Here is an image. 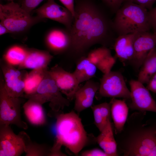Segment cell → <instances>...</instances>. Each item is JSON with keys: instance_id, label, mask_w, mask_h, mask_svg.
Here are the masks:
<instances>
[{"instance_id": "obj_9", "label": "cell", "mask_w": 156, "mask_h": 156, "mask_svg": "<svg viewBox=\"0 0 156 156\" xmlns=\"http://www.w3.org/2000/svg\"><path fill=\"white\" fill-rule=\"evenodd\" d=\"M25 150L22 132L17 135L10 125H0V156H19Z\"/></svg>"}, {"instance_id": "obj_11", "label": "cell", "mask_w": 156, "mask_h": 156, "mask_svg": "<svg viewBox=\"0 0 156 156\" xmlns=\"http://www.w3.org/2000/svg\"><path fill=\"white\" fill-rule=\"evenodd\" d=\"M131 102L129 107L133 110L152 112L156 113V103L144 84L138 80L129 82Z\"/></svg>"}, {"instance_id": "obj_16", "label": "cell", "mask_w": 156, "mask_h": 156, "mask_svg": "<svg viewBox=\"0 0 156 156\" xmlns=\"http://www.w3.org/2000/svg\"><path fill=\"white\" fill-rule=\"evenodd\" d=\"M100 83L91 79L79 88L75 96L74 109L77 113L91 107L99 88Z\"/></svg>"}, {"instance_id": "obj_3", "label": "cell", "mask_w": 156, "mask_h": 156, "mask_svg": "<svg viewBox=\"0 0 156 156\" xmlns=\"http://www.w3.org/2000/svg\"><path fill=\"white\" fill-rule=\"evenodd\" d=\"M55 124L56 139L55 144L65 146L77 155L86 146L88 135L81 120L74 111L57 115Z\"/></svg>"}, {"instance_id": "obj_35", "label": "cell", "mask_w": 156, "mask_h": 156, "mask_svg": "<svg viewBox=\"0 0 156 156\" xmlns=\"http://www.w3.org/2000/svg\"><path fill=\"white\" fill-rule=\"evenodd\" d=\"M69 10L73 16L75 14V0H59Z\"/></svg>"}, {"instance_id": "obj_14", "label": "cell", "mask_w": 156, "mask_h": 156, "mask_svg": "<svg viewBox=\"0 0 156 156\" xmlns=\"http://www.w3.org/2000/svg\"><path fill=\"white\" fill-rule=\"evenodd\" d=\"M156 46V36L149 31L136 33L134 42V56L131 64L139 69L149 52Z\"/></svg>"}, {"instance_id": "obj_2", "label": "cell", "mask_w": 156, "mask_h": 156, "mask_svg": "<svg viewBox=\"0 0 156 156\" xmlns=\"http://www.w3.org/2000/svg\"><path fill=\"white\" fill-rule=\"evenodd\" d=\"M146 113L139 111L132 113L122 130L116 135L118 154L156 156V122L146 120Z\"/></svg>"}, {"instance_id": "obj_36", "label": "cell", "mask_w": 156, "mask_h": 156, "mask_svg": "<svg viewBox=\"0 0 156 156\" xmlns=\"http://www.w3.org/2000/svg\"><path fill=\"white\" fill-rule=\"evenodd\" d=\"M146 88L152 92L156 93V73L147 84Z\"/></svg>"}, {"instance_id": "obj_15", "label": "cell", "mask_w": 156, "mask_h": 156, "mask_svg": "<svg viewBox=\"0 0 156 156\" xmlns=\"http://www.w3.org/2000/svg\"><path fill=\"white\" fill-rule=\"evenodd\" d=\"M45 42L49 50L54 54L67 52L71 43L70 32L66 28L51 29L45 35Z\"/></svg>"}, {"instance_id": "obj_38", "label": "cell", "mask_w": 156, "mask_h": 156, "mask_svg": "<svg viewBox=\"0 0 156 156\" xmlns=\"http://www.w3.org/2000/svg\"><path fill=\"white\" fill-rule=\"evenodd\" d=\"M6 0L8 1H10V2H12V1H14V0Z\"/></svg>"}, {"instance_id": "obj_13", "label": "cell", "mask_w": 156, "mask_h": 156, "mask_svg": "<svg viewBox=\"0 0 156 156\" xmlns=\"http://www.w3.org/2000/svg\"><path fill=\"white\" fill-rule=\"evenodd\" d=\"M62 93L70 101L74 99L79 83L73 73L68 72L57 65L49 70Z\"/></svg>"}, {"instance_id": "obj_17", "label": "cell", "mask_w": 156, "mask_h": 156, "mask_svg": "<svg viewBox=\"0 0 156 156\" xmlns=\"http://www.w3.org/2000/svg\"><path fill=\"white\" fill-rule=\"evenodd\" d=\"M136 33L119 36L115 40L113 47L116 57L124 65L127 63L131 64L134 58Z\"/></svg>"}, {"instance_id": "obj_5", "label": "cell", "mask_w": 156, "mask_h": 156, "mask_svg": "<svg viewBox=\"0 0 156 156\" xmlns=\"http://www.w3.org/2000/svg\"><path fill=\"white\" fill-rule=\"evenodd\" d=\"M0 22L11 33L20 34L26 32L34 25L44 20L33 16L14 1L0 4Z\"/></svg>"}, {"instance_id": "obj_12", "label": "cell", "mask_w": 156, "mask_h": 156, "mask_svg": "<svg viewBox=\"0 0 156 156\" xmlns=\"http://www.w3.org/2000/svg\"><path fill=\"white\" fill-rule=\"evenodd\" d=\"M34 12L36 16L41 18H48L58 22L69 30L71 28L73 15L67 8L59 5L55 0H47Z\"/></svg>"}, {"instance_id": "obj_40", "label": "cell", "mask_w": 156, "mask_h": 156, "mask_svg": "<svg viewBox=\"0 0 156 156\" xmlns=\"http://www.w3.org/2000/svg\"><path fill=\"white\" fill-rule=\"evenodd\" d=\"M19 0L21 2L22 0Z\"/></svg>"}, {"instance_id": "obj_29", "label": "cell", "mask_w": 156, "mask_h": 156, "mask_svg": "<svg viewBox=\"0 0 156 156\" xmlns=\"http://www.w3.org/2000/svg\"><path fill=\"white\" fill-rule=\"evenodd\" d=\"M116 57H113L111 55L98 64L96 66L97 69L103 74H105L111 70L112 68L116 62Z\"/></svg>"}, {"instance_id": "obj_27", "label": "cell", "mask_w": 156, "mask_h": 156, "mask_svg": "<svg viewBox=\"0 0 156 156\" xmlns=\"http://www.w3.org/2000/svg\"><path fill=\"white\" fill-rule=\"evenodd\" d=\"M23 135L26 145V156H50L51 148L45 144L32 142L28 135L25 132Z\"/></svg>"}, {"instance_id": "obj_34", "label": "cell", "mask_w": 156, "mask_h": 156, "mask_svg": "<svg viewBox=\"0 0 156 156\" xmlns=\"http://www.w3.org/2000/svg\"><path fill=\"white\" fill-rule=\"evenodd\" d=\"M148 12L151 28L154 32L156 31V7L148 10Z\"/></svg>"}, {"instance_id": "obj_6", "label": "cell", "mask_w": 156, "mask_h": 156, "mask_svg": "<svg viewBox=\"0 0 156 156\" xmlns=\"http://www.w3.org/2000/svg\"><path fill=\"white\" fill-rule=\"evenodd\" d=\"M62 94L48 70L36 91L31 94L25 95L24 98L34 100L42 105L49 102L52 111L59 114L60 111L70 104V101Z\"/></svg>"}, {"instance_id": "obj_33", "label": "cell", "mask_w": 156, "mask_h": 156, "mask_svg": "<svg viewBox=\"0 0 156 156\" xmlns=\"http://www.w3.org/2000/svg\"><path fill=\"white\" fill-rule=\"evenodd\" d=\"M82 156H108L103 150L98 148H94L85 151L82 153Z\"/></svg>"}, {"instance_id": "obj_30", "label": "cell", "mask_w": 156, "mask_h": 156, "mask_svg": "<svg viewBox=\"0 0 156 156\" xmlns=\"http://www.w3.org/2000/svg\"><path fill=\"white\" fill-rule=\"evenodd\" d=\"M44 0H22L20 5L22 8L31 14L40 3Z\"/></svg>"}, {"instance_id": "obj_8", "label": "cell", "mask_w": 156, "mask_h": 156, "mask_svg": "<svg viewBox=\"0 0 156 156\" xmlns=\"http://www.w3.org/2000/svg\"><path fill=\"white\" fill-rule=\"evenodd\" d=\"M99 94L101 97L130 99V91L121 73L110 71L100 79Z\"/></svg>"}, {"instance_id": "obj_24", "label": "cell", "mask_w": 156, "mask_h": 156, "mask_svg": "<svg viewBox=\"0 0 156 156\" xmlns=\"http://www.w3.org/2000/svg\"><path fill=\"white\" fill-rule=\"evenodd\" d=\"M93 115L94 124L101 132L105 127L108 120L111 118V105L104 102L92 105L91 107Z\"/></svg>"}, {"instance_id": "obj_7", "label": "cell", "mask_w": 156, "mask_h": 156, "mask_svg": "<svg viewBox=\"0 0 156 156\" xmlns=\"http://www.w3.org/2000/svg\"><path fill=\"white\" fill-rule=\"evenodd\" d=\"M1 74L0 80V125H13L24 129H27V124L22 119L21 106L22 98L10 95L5 90Z\"/></svg>"}, {"instance_id": "obj_10", "label": "cell", "mask_w": 156, "mask_h": 156, "mask_svg": "<svg viewBox=\"0 0 156 156\" xmlns=\"http://www.w3.org/2000/svg\"><path fill=\"white\" fill-rule=\"evenodd\" d=\"M1 67L4 87L7 92L14 97L24 98V79L27 72L21 71L4 60L1 61Z\"/></svg>"}, {"instance_id": "obj_39", "label": "cell", "mask_w": 156, "mask_h": 156, "mask_svg": "<svg viewBox=\"0 0 156 156\" xmlns=\"http://www.w3.org/2000/svg\"><path fill=\"white\" fill-rule=\"evenodd\" d=\"M153 33L155 34L156 36V31L153 32Z\"/></svg>"}, {"instance_id": "obj_18", "label": "cell", "mask_w": 156, "mask_h": 156, "mask_svg": "<svg viewBox=\"0 0 156 156\" xmlns=\"http://www.w3.org/2000/svg\"><path fill=\"white\" fill-rule=\"evenodd\" d=\"M49 51L35 49H29L26 57L18 66V69H39L48 68L53 58Z\"/></svg>"}, {"instance_id": "obj_19", "label": "cell", "mask_w": 156, "mask_h": 156, "mask_svg": "<svg viewBox=\"0 0 156 156\" xmlns=\"http://www.w3.org/2000/svg\"><path fill=\"white\" fill-rule=\"evenodd\" d=\"M96 141L108 156L119 155L111 118L108 120L105 127L96 137Z\"/></svg>"}, {"instance_id": "obj_4", "label": "cell", "mask_w": 156, "mask_h": 156, "mask_svg": "<svg viewBox=\"0 0 156 156\" xmlns=\"http://www.w3.org/2000/svg\"><path fill=\"white\" fill-rule=\"evenodd\" d=\"M116 13L113 30L119 36L149 31L152 29L148 10L138 4L125 2Z\"/></svg>"}, {"instance_id": "obj_26", "label": "cell", "mask_w": 156, "mask_h": 156, "mask_svg": "<svg viewBox=\"0 0 156 156\" xmlns=\"http://www.w3.org/2000/svg\"><path fill=\"white\" fill-rule=\"evenodd\" d=\"M28 49L19 45L11 46L6 51L3 55V60L13 66H18L25 60Z\"/></svg>"}, {"instance_id": "obj_22", "label": "cell", "mask_w": 156, "mask_h": 156, "mask_svg": "<svg viewBox=\"0 0 156 156\" xmlns=\"http://www.w3.org/2000/svg\"><path fill=\"white\" fill-rule=\"evenodd\" d=\"M73 74L79 84L86 81L95 76L97 68L86 56L77 60Z\"/></svg>"}, {"instance_id": "obj_28", "label": "cell", "mask_w": 156, "mask_h": 156, "mask_svg": "<svg viewBox=\"0 0 156 156\" xmlns=\"http://www.w3.org/2000/svg\"><path fill=\"white\" fill-rule=\"evenodd\" d=\"M111 55V51L108 48L102 46L90 51L86 56L96 66L106 57Z\"/></svg>"}, {"instance_id": "obj_31", "label": "cell", "mask_w": 156, "mask_h": 156, "mask_svg": "<svg viewBox=\"0 0 156 156\" xmlns=\"http://www.w3.org/2000/svg\"><path fill=\"white\" fill-rule=\"evenodd\" d=\"M113 12L116 13L124 0H99Z\"/></svg>"}, {"instance_id": "obj_1", "label": "cell", "mask_w": 156, "mask_h": 156, "mask_svg": "<svg viewBox=\"0 0 156 156\" xmlns=\"http://www.w3.org/2000/svg\"><path fill=\"white\" fill-rule=\"evenodd\" d=\"M69 31L71 43L67 53L77 60L86 56L93 46L108 48L113 46L115 40L112 21L96 0H75V14Z\"/></svg>"}, {"instance_id": "obj_20", "label": "cell", "mask_w": 156, "mask_h": 156, "mask_svg": "<svg viewBox=\"0 0 156 156\" xmlns=\"http://www.w3.org/2000/svg\"><path fill=\"white\" fill-rule=\"evenodd\" d=\"M111 105V116L113 120L116 135L123 129L128 118L129 107L125 100L112 98Z\"/></svg>"}, {"instance_id": "obj_23", "label": "cell", "mask_w": 156, "mask_h": 156, "mask_svg": "<svg viewBox=\"0 0 156 156\" xmlns=\"http://www.w3.org/2000/svg\"><path fill=\"white\" fill-rule=\"evenodd\" d=\"M140 68L137 80L147 84L156 73V47L149 52Z\"/></svg>"}, {"instance_id": "obj_21", "label": "cell", "mask_w": 156, "mask_h": 156, "mask_svg": "<svg viewBox=\"0 0 156 156\" xmlns=\"http://www.w3.org/2000/svg\"><path fill=\"white\" fill-rule=\"evenodd\" d=\"M42 105L39 103L31 99H28L23 105L27 118L34 125L42 126L46 122V116Z\"/></svg>"}, {"instance_id": "obj_32", "label": "cell", "mask_w": 156, "mask_h": 156, "mask_svg": "<svg viewBox=\"0 0 156 156\" xmlns=\"http://www.w3.org/2000/svg\"><path fill=\"white\" fill-rule=\"evenodd\" d=\"M156 0H124L125 2L133 3L142 6L148 10L153 8V6Z\"/></svg>"}, {"instance_id": "obj_25", "label": "cell", "mask_w": 156, "mask_h": 156, "mask_svg": "<svg viewBox=\"0 0 156 156\" xmlns=\"http://www.w3.org/2000/svg\"><path fill=\"white\" fill-rule=\"evenodd\" d=\"M48 70V68L33 70L27 73L24 79L25 95L31 94L36 91Z\"/></svg>"}, {"instance_id": "obj_37", "label": "cell", "mask_w": 156, "mask_h": 156, "mask_svg": "<svg viewBox=\"0 0 156 156\" xmlns=\"http://www.w3.org/2000/svg\"><path fill=\"white\" fill-rule=\"evenodd\" d=\"M11 33V32L1 22L0 23V35L8 34Z\"/></svg>"}]
</instances>
